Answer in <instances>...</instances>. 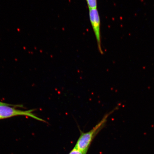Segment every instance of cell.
I'll use <instances>...</instances> for the list:
<instances>
[{"instance_id":"cell-1","label":"cell","mask_w":154,"mask_h":154,"mask_svg":"<svg viewBox=\"0 0 154 154\" xmlns=\"http://www.w3.org/2000/svg\"><path fill=\"white\" fill-rule=\"evenodd\" d=\"M117 108V107L116 108L109 113L106 114L101 120L91 130L85 133L81 131L80 136L75 147L86 154L94 137L105 126L107 122L108 117L114 112Z\"/></svg>"},{"instance_id":"cell-2","label":"cell","mask_w":154,"mask_h":154,"mask_svg":"<svg viewBox=\"0 0 154 154\" xmlns=\"http://www.w3.org/2000/svg\"><path fill=\"white\" fill-rule=\"evenodd\" d=\"M9 105L3 103L0 105V119H7L18 116H29L36 120L46 122L43 119L36 116L32 113L33 109L23 111L8 106Z\"/></svg>"},{"instance_id":"cell-3","label":"cell","mask_w":154,"mask_h":154,"mask_svg":"<svg viewBox=\"0 0 154 154\" xmlns=\"http://www.w3.org/2000/svg\"><path fill=\"white\" fill-rule=\"evenodd\" d=\"M89 18L97 41L98 48L101 53H103L101 45L100 20L97 9H89Z\"/></svg>"},{"instance_id":"cell-4","label":"cell","mask_w":154,"mask_h":154,"mask_svg":"<svg viewBox=\"0 0 154 154\" xmlns=\"http://www.w3.org/2000/svg\"><path fill=\"white\" fill-rule=\"evenodd\" d=\"M89 9H97V0H86Z\"/></svg>"},{"instance_id":"cell-5","label":"cell","mask_w":154,"mask_h":154,"mask_svg":"<svg viewBox=\"0 0 154 154\" xmlns=\"http://www.w3.org/2000/svg\"><path fill=\"white\" fill-rule=\"evenodd\" d=\"M68 154H86L74 147Z\"/></svg>"}]
</instances>
